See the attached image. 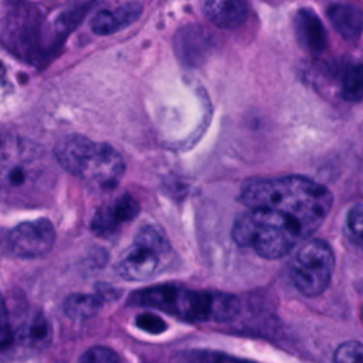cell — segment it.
<instances>
[{"mask_svg": "<svg viewBox=\"0 0 363 363\" xmlns=\"http://www.w3.org/2000/svg\"><path fill=\"white\" fill-rule=\"evenodd\" d=\"M138 213V201L130 194H122L95 213L92 218V230L98 234L113 233L122 224L133 220Z\"/></svg>", "mask_w": 363, "mask_h": 363, "instance_id": "9c48e42d", "label": "cell"}, {"mask_svg": "<svg viewBox=\"0 0 363 363\" xmlns=\"http://www.w3.org/2000/svg\"><path fill=\"white\" fill-rule=\"evenodd\" d=\"M335 268V255L323 240H308L299 247L291 262V278L305 296H318L329 286Z\"/></svg>", "mask_w": 363, "mask_h": 363, "instance_id": "52a82bcc", "label": "cell"}, {"mask_svg": "<svg viewBox=\"0 0 363 363\" xmlns=\"http://www.w3.org/2000/svg\"><path fill=\"white\" fill-rule=\"evenodd\" d=\"M340 92L343 99L349 102H357L363 98V64H352L345 69Z\"/></svg>", "mask_w": 363, "mask_h": 363, "instance_id": "9a60e30c", "label": "cell"}, {"mask_svg": "<svg viewBox=\"0 0 363 363\" xmlns=\"http://www.w3.org/2000/svg\"><path fill=\"white\" fill-rule=\"evenodd\" d=\"M140 11V6L132 3L121 6L115 10H101L92 18L91 28L99 35L112 34L133 23L139 17Z\"/></svg>", "mask_w": 363, "mask_h": 363, "instance_id": "4fadbf2b", "label": "cell"}, {"mask_svg": "<svg viewBox=\"0 0 363 363\" xmlns=\"http://www.w3.org/2000/svg\"><path fill=\"white\" fill-rule=\"evenodd\" d=\"M54 180L52 162L41 147L18 139L0 142V199L14 204L37 203Z\"/></svg>", "mask_w": 363, "mask_h": 363, "instance_id": "7a4b0ae2", "label": "cell"}, {"mask_svg": "<svg viewBox=\"0 0 363 363\" xmlns=\"http://www.w3.org/2000/svg\"><path fill=\"white\" fill-rule=\"evenodd\" d=\"M233 240L240 247L251 248L265 259H277L308 238L301 224L291 216L267 207L248 208L234 223Z\"/></svg>", "mask_w": 363, "mask_h": 363, "instance_id": "277c9868", "label": "cell"}, {"mask_svg": "<svg viewBox=\"0 0 363 363\" xmlns=\"http://www.w3.org/2000/svg\"><path fill=\"white\" fill-rule=\"evenodd\" d=\"M136 326L152 335H159L166 330L164 320L149 312H145L136 316Z\"/></svg>", "mask_w": 363, "mask_h": 363, "instance_id": "ffe728a7", "label": "cell"}, {"mask_svg": "<svg viewBox=\"0 0 363 363\" xmlns=\"http://www.w3.org/2000/svg\"><path fill=\"white\" fill-rule=\"evenodd\" d=\"M78 363H121L115 350L106 346H92L84 352Z\"/></svg>", "mask_w": 363, "mask_h": 363, "instance_id": "ac0fdd59", "label": "cell"}, {"mask_svg": "<svg viewBox=\"0 0 363 363\" xmlns=\"http://www.w3.org/2000/svg\"><path fill=\"white\" fill-rule=\"evenodd\" d=\"M333 363H363V343L354 340L342 343L333 353Z\"/></svg>", "mask_w": 363, "mask_h": 363, "instance_id": "e0dca14e", "label": "cell"}, {"mask_svg": "<svg viewBox=\"0 0 363 363\" xmlns=\"http://www.w3.org/2000/svg\"><path fill=\"white\" fill-rule=\"evenodd\" d=\"M0 142H1V140H0Z\"/></svg>", "mask_w": 363, "mask_h": 363, "instance_id": "cb8c5ba5", "label": "cell"}, {"mask_svg": "<svg viewBox=\"0 0 363 363\" xmlns=\"http://www.w3.org/2000/svg\"><path fill=\"white\" fill-rule=\"evenodd\" d=\"M0 67H1V65H0Z\"/></svg>", "mask_w": 363, "mask_h": 363, "instance_id": "603a6c76", "label": "cell"}, {"mask_svg": "<svg viewBox=\"0 0 363 363\" xmlns=\"http://www.w3.org/2000/svg\"><path fill=\"white\" fill-rule=\"evenodd\" d=\"M238 199L247 208L267 207L294 217L308 237L320 227L333 204L323 184L302 176L252 179L244 183Z\"/></svg>", "mask_w": 363, "mask_h": 363, "instance_id": "6da1fadb", "label": "cell"}, {"mask_svg": "<svg viewBox=\"0 0 363 363\" xmlns=\"http://www.w3.org/2000/svg\"><path fill=\"white\" fill-rule=\"evenodd\" d=\"M250 11L248 0H203L204 16L220 28L241 26Z\"/></svg>", "mask_w": 363, "mask_h": 363, "instance_id": "30bf717a", "label": "cell"}, {"mask_svg": "<svg viewBox=\"0 0 363 363\" xmlns=\"http://www.w3.org/2000/svg\"><path fill=\"white\" fill-rule=\"evenodd\" d=\"M54 156L68 173L101 190L113 189L125 172V163L118 150L82 135L62 138L54 147Z\"/></svg>", "mask_w": 363, "mask_h": 363, "instance_id": "5b68a950", "label": "cell"}, {"mask_svg": "<svg viewBox=\"0 0 363 363\" xmlns=\"http://www.w3.org/2000/svg\"><path fill=\"white\" fill-rule=\"evenodd\" d=\"M346 224L353 240L363 247V204H354L349 210Z\"/></svg>", "mask_w": 363, "mask_h": 363, "instance_id": "d6986e66", "label": "cell"}, {"mask_svg": "<svg viewBox=\"0 0 363 363\" xmlns=\"http://www.w3.org/2000/svg\"><path fill=\"white\" fill-rule=\"evenodd\" d=\"M295 31L299 43L311 52H323L328 47V34L322 20L311 9H299L295 16Z\"/></svg>", "mask_w": 363, "mask_h": 363, "instance_id": "8fae6325", "label": "cell"}, {"mask_svg": "<svg viewBox=\"0 0 363 363\" xmlns=\"http://www.w3.org/2000/svg\"><path fill=\"white\" fill-rule=\"evenodd\" d=\"M132 302L160 309L189 322H225L240 311V301L231 294L187 289L176 285L138 291L132 296Z\"/></svg>", "mask_w": 363, "mask_h": 363, "instance_id": "3957f363", "label": "cell"}, {"mask_svg": "<svg viewBox=\"0 0 363 363\" xmlns=\"http://www.w3.org/2000/svg\"><path fill=\"white\" fill-rule=\"evenodd\" d=\"M102 298L96 294H74L64 302L65 313L72 319H88L95 316L102 308Z\"/></svg>", "mask_w": 363, "mask_h": 363, "instance_id": "5bb4252c", "label": "cell"}, {"mask_svg": "<svg viewBox=\"0 0 363 363\" xmlns=\"http://www.w3.org/2000/svg\"><path fill=\"white\" fill-rule=\"evenodd\" d=\"M48 333V326H47V322L44 318H37L33 325H31V329H30V335L37 339V340H41L47 336Z\"/></svg>", "mask_w": 363, "mask_h": 363, "instance_id": "7402d4cb", "label": "cell"}, {"mask_svg": "<svg viewBox=\"0 0 363 363\" xmlns=\"http://www.w3.org/2000/svg\"><path fill=\"white\" fill-rule=\"evenodd\" d=\"M326 14L335 30L347 41H356L363 33V11L350 3H333Z\"/></svg>", "mask_w": 363, "mask_h": 363, "instance_id": "7c38bea8", "label": "cell"}, {"mask_svg": "<svg viewBox=\"0 0 363 363\" xmlns=\"http://www.w3.org/2000/svg\"><path fill=\"white\" fill-rule=\"evenodd\" d=\"M55 240V230L50 220L24 221L9 231L7 250L18 258H37L47 254Z\"/></svg>", "mask_w": 363, "mask_h": 363, "instance_id": "ba28073f", "label": "cell"}, {"mask_svg": "<svg viewBox=\"0 0 363 363\" xmlns=\"http://www.w3.org/2000/svg\"><path fill=\"white\" fill-rule=\"evenodd\" d=\"M14 340L11 326L7 319V313L3 305H0V352L9 349Z\"/></svg>", "mask_w": 363, "mask_h": 363, "instance_id": "44dd1931", "label": "cell"}, {"mask_svg": "<svg viewBox=\"0 0 363 363\" xmlns=\"http://www.w3.org/2000/svg\"><path fill=\"white\" fill-rule=\"evenodd\" d=\"M172 259L173 251L166 235L157 227L146 225L121 255L116 271L126 281H149L164 272Z\"/></svg>", "mask_w": 363, "mask_h": 363, "instance_id": "8992f818", "label": "cell"}, {"mask_svg": "<svg viewBox=\"0 0 363 363\" xmlns=\"http://www.w3.org/2000/svg\"><path fill=\"white\" fill-rule=\"evenodd\" d=\"M177 363H254L240 357H234L225 353L214 352V350H203L193 349L186 350L177 357Z\"/></svg>", "mask_w": 363, "mask_h": 363, "instance_id": "2e32d148", "label": "cell"}]
</instances>
